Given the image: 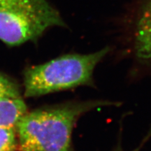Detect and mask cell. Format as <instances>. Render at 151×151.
Here are the masks:
<instances>
[{"label": "cell", "instance_id": "3957f363", "mask_svg": "<svg viewBox=\"0 0 151 151\" xmlns=\"http://www.w3.org/2000/svg\"><path fill=\"white\" fill-rule=\"evenodd\" d=\"M55 27L67 25L48 0H0V41L6 46L36 42Z\"/></svg>", "mask_w": 151, "mask_h": 151}, {"label": "cell", "instance_id": "5b68a950", "mask_svg": "<svg viewBox=\"0 0 151 151\" xmlns=\"http://www.w3.org/2000/svg\"><path fill=\"white\" fill-rule=\"evenodd\" d=\"M27 113L23 99L0 100V126L15 127Z\"/></svg>", "mask_w": 151, "mask_h": 151}, {"label": "cell", "instance_id": "277c9868", "mask_svg": "<svg viewBox=\"0 0 151 151\" xmlns=\"http://www.w3.org/2000/svg\"><path fill=\"white\" fill-rule=\"evenodd\" d=\"M132 41L136 58L143 63L151 64V0H146L138 11Z\"/></svg>", "mask_w": 151, "mask_h": 151}, {"label": "cell", "instance_id": "8992f818", "mask_svg": "<svg viewBox=\"0 0 151 151\" xmlns=\"http://www.w3.org/2000/svg\"><path fill=\"white\" fill-rule=\"evenodd\" d=\"M21 98L20 88L16 81L0 72V100Z\"/></svg>", "mask_w": 151, "mask_h": 151}, {"label": "cell", "instance_id": "52a82bcc", "mask_svg": "<svg viewBox=\"0 0 151 151\" xmlns=\"http://www.w3.org/2000/svg\"><path fill=\"white\" fill-rule=\"evenodd\" d=\"M18 145L16 127L0 126V151H16Z\"/></svg>", "mask_w": 151, "mask_h": 151}, {"label": "cell", "instance_id": "9c48e42d", "mask_svg": "<svg viewBox=\"0 0 151 151\" xmlns=\"http://www.w3.org/2000/svg\"><path fill=\"white\" fill-rule=\"evenodd\" d=\"M149 135H151V131H150V134H149Z\"/></svg>", "mask_w": 151, "mask_h": 151}, {"label": "cell", "instance_id": "6da1fadb", "mask_svg": "<svg viewBox=\"0 0 151 151\" xmlns=\"http://www.w3.org/2000/svg\"><path fill=\"white\" fill-rule=\"evenodd\" d=\"M107 100L71 101L27 112L16 125L22 151H72V132L78 119L100 107L118 106Z\"/></svg>", "mask_w": 151, "mask_h": 151}, {"label": "cell", "instance_id": "ba28073f", "mask_svg": "<svg viewBox=\"0 0 151 151\" xmlns=\"http://www.w3.org/2000/svg\"><path fill=\"white\" fill-rule=\"evenodd\" d=\"M113 151H124V150H122V148H120V147H118V148L117 147V148L115 149V150ZM132 151H140V147H139V148H137L136 149H134V150H133Z\"/></svg>", "mask_w": 151, "mask_h": 151}, {"label": "cell", "instance_id": "7a4b0ae2", "mask_svg": "<svg viewBox=\"0 0 151 151\" xmlns=\"http://www.w3.org/2000/svg\"><path fill=\"white\" fill-rule=\"evenodd\" d=\"M111 49L105 47L88 54L61 55L27 68L24 73L25 97H35L78 86H94L93 73Z\"/></svg>", "mask_w": 151, "mask_h": 151}]
</instances>
